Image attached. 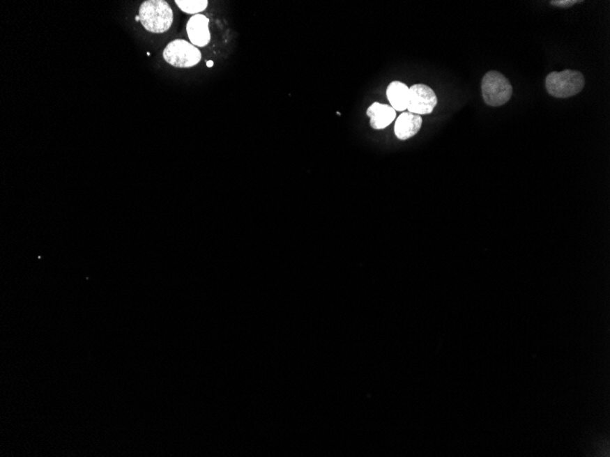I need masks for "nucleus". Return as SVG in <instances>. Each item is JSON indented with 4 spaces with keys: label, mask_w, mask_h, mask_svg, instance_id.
<instances>
[{
    "label": "nucleus",
    "mask_w": 610,
    "mask_h": 457,
    "mask_svg": "<svg viewBox=\"0 0 610 457\" xmlns=\"http://www.w3.org/2000/svg\"><path fill=\"white\" fill-rule=\"evenodd\" d=\"M367 115L369 117L371 127L383 130L387 128L396 119L397 111L391 105L374 102L368 107Z\"/></svg>",
    "instance_id": "8"
},
{
    "label": "nucleus",
    "mask_w": 610,
    "mask_h": 457,
    "mask_svg": "<svg viewBox=\"0 0 610 457\" xmlns=\"http://www.w3.org/2000/svg\"><path fill=\"white\" fill-rule=\"evenodd\" d=\"M438 104L435 91L428 85L418 84L409 88L408 111L412 114H430Z\"/></svg>",
    "instance_id": "5"
},
{
    "label": "nucleus",
    "mask_w": 610,
    "mask_h": 457,
    "mask_svg": "<svg viewBox=\"0 0 610 457\" xmlns=\"http://www.w3.org/2000/svg\"><path fill=\"white\" fill-rule=\"evenodd\" d=\"M176 6L183 13L193 15L199 14L208 8V0H176Z\"/></svg>",
    "instance_id": "10"
},
{
    "label": "nucleus",
    "mask_w": 610,
    "mask_h": 457,
    "mask_svg": "<svg viewBox=\"0 0 610 457\" xmlns=\"http://www.w3.org/2000/svg\"><path fill=\"white\" fill-rule=\"evenodd\" d=\"M167 63L176 68H192L200 63L202 55L199 48L185 40H175L167 44L163 52Z\"/></svg>",
    "instance_id": "4"
},
{
    "label": "nucleus",
    "mask_w": 610,
    "mask_h": 457,
    "mask_svg": "<svg viewBox=\"0 0 610 457\" xmlns=\"http://www.w3.org/2000/svg\"><path fill=\"white\" fill-rule=\"evenodd\" d=\"M138 17L144 28L155 34L169 31L174 22L172 8L164 0H147L143 2Z\"/></svg>",
    "instance_id": "1"
},
{
    "label": "nucleus",
    "mask_w": 610,
    "mask_h": 457,
    "mask_svg": "<svg viewBox=\"0 0 610 457\" xmlns=\"http://www.w3.org/2000/svg\"><path fill=\"white\" fill-rule=\"evenodd\" d=\"M422 123L420 115L405 111L399 115L395 123V134L399 140L411 139L420 132Z\"/></svg>",
    "instance_id": "7"
},
{
    "label": "nucleus",
    "mask_w": 610,
    "mask_h": 457,
    "mask_svg": "<svg viewBox=\"0 0 610 457\" xmlns=\"http://www.w3.org/2000/svg\"><path fill=\"white\" fill-rule=\"evenodd\" d=\"M387 97L395 111H406L409 105V88L402 82H392L387 89Z\"/></svg>",
    "instance_id": "9"
},
{
    "label": "nucleus",
    "mask_w": 610,
    "mask_h": 457,
    "mask_svg": "<svg viewBox=\"0 0 610 457\" xmlns=\"http://www.w3.org/2000/svg\"><path fill=\"white\" fill-rule=\"evenodd\" d=\"M581 2L582 1H577V0H554V1L550 2V4L555 6V7L570 8L573 7L574 5L577 4V3Z\"/></svg>",
    "instance_id": "11"
},
{
    "label": "nucleus",
    "mask_w": 610,
    "mask_h": 457,
    "mask_svg": "<svg viewBox=\"0 0 610 457\" xmlns=\"http://www.w3.org/2000/svg\"><path fill=\"white\" fill-rule=\"evenodd\" d=\"M482 93L486 104L499 107L511 99L512 86L505 75L491 70L483 77Z\"/></svg>",
    "instance_id": "3"
},
{
    "label": "nucleus",
    "mask_w": 610,
    "mask_h": 457,
    "mask_svg": "<svg viewBox=\"0 0 610 457\" xmlns=\"http://www.w3.org/2000/svg\"><path fill=\"white\" fill-rule=\"evenodd\" d=\"M207 66H208V67H212V66H213V61H208V63H207Z\"/></svg>",
    "instance_id": "12"
},
{
    "label": "nucleus",
    "mask_w": 610,
    "mask_h": 457,
    "mask_svg": "<svg viewBox=\"0 0 610 457\" xmlns=\"http://www.w3.org/2000/svg\"><path fill=\"white\" fill-rule=\"evenodd\" d=\"M135 20H137V22H140L139 17H135Z\"/></svg>",
    "instance_id": "13"
},
{
    "label": "nucleus",
    "mask_w": 610,
    "mask_h": 457,
    "mask_svg": "<svg viewBox=\"0 0 610 457\" xmlns=\"http://www.w3.org/2000/svg\"><path fill=\"white\" fill-rule=\"evenodd\" d=\"M209 20L205 15L197 14L188 20L187 23V33L190 43L194 46L203 48L211 42V34L208 28Z\"/></svg>",
    "instance_id": "6"
},
{
    "label": "nucleus",
    "mask_w": 610,
    "mask_h": 457,
    "mask_svg": "<svg viewBox=\"0 0 610 457\" xmlns=\"http://www.w3.org/2000/svg\"><path fill=\"white\" fill-rule=\"evenodd\" d=\"M585 87V77L579 70H565L549 73L545 79L547 93L555 98H570Z\"/></svg>",
    "instance_id": "2"
}]
</instances>
